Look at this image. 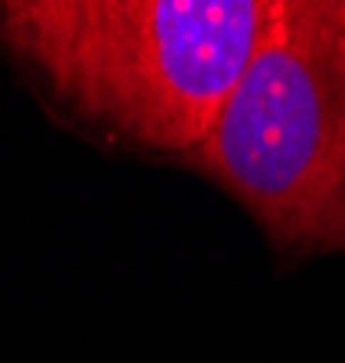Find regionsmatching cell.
<instances>
[{
    "label": "cell",
    "instance_id": "cell-1",
    "mask_svg": "<svg viewBox=\"0 0 345 363\" xmlns=\"http://www.w3.org/2000/svg\"><path fill=\"white\" fill-rule=\"evenodd\" d=\"M276 15L280 0H8L0 40L77 113L190 157Z\"/></svg>",
    "mask_w": 345,
    "mask_h": 363
},
{
    "label": "cell",
    "instance_id": "cell-2",
    "mask_svg": "<svg viewBox=\"0 0 345 363\" xmlns=\"http://www.w3.org/2000/svg\"><path fill=\"white\" fill-rule=\"evenodd\" d=\"M197 171L284 251H345V0H280Z\"/></svg>",
    "mask_w": 345,
    "mask_h": 363
}]
</instances>
